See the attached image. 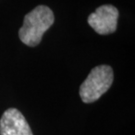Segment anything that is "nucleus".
<instances>
[{"instance_id":"1","label":"nucleus","mask_w":135,"mask_h":135,"mask_svg":"<svg viewBox=\"0 0 135 135\" xmlns=\"http://www.w3.org/2000/svg\"><path fill=\"white\" fill-rule=\"evenodd\" d=\"M54 22L52 10L45 5H39L25 15L22 27L18 31L20 40L24 44L34 47L38 45L43 34Z\"/></svg>"},{"instance_id":"2","label":"nucleus","mask_w":135,"mask_h":135,"mask_svg":"<svg viewBox=\"0 0 135 135\" xmlns=\"http://www.w3.org/2000/svg\"><path fill=\"white\" fill-rule=\"evenodd\" d=\"M113 78V70L110 66L99 65L94 67L79 89L82 101L92 103L99 99L110 88Z\"/></svg>"},{"instance_id":"3","label":"nucleus","mask_w":135,"mask_h":135,"mask_svg":"<svg viewBox=\"0 0 135 135\" xmlns=\"http://www.w3.org/2000/svg\"><path fill=\"white\" fill-rule=\"evenodd\" d=\"M118 10L112 5H102L88 17V24L101 35L115 32L117 28Z\"/></svg>"},{"instance_id":"4","label":"nucleus","mask_w":135,"mask_h":135,"mask_svg":"<svg viewBox=\"0 0 135 135\" xmlns=\"http://www.w3.org/2000/svg\"><path fill=\"white\" fill-rule=\"evenodd\" d=\"M0 135H33V133L22 113L15 108H9L0 119Z\"/></svg>"}]
</instances>
